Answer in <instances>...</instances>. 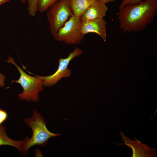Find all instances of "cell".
<instances>
[{"instance_id":"obj_19","label":"cell","mask_w":157,"mask_h":157,"mask_svg":"<svg viewBox=\"0 0 157 157\" xmlns=\"http://www.w3.org/2000/svg\"><path fill=\"white\" fill-rule=\"evenodd\" d=\"M20 1L22 3H24L26 1V0H20Z\"/></svg>"},{"instance_id":"obj_18","label":"cell","mask_w":157,"mask_h":157,"mask_svg":"<svg viewBox=\"0 0 157 157\" xmlns=\"http://www.w3.org/2000/svg\"><path fill=\"white\" fill-rule=\"evenodd\" d=\"M11 0H0V5L5 3L8 2Z\"/></svg>"},{"instance_id":"obj_16","label":"cell","mask_w":157,"mask_h":157,"mask_svg":"<svg viewBox=\"0 0 157 157\" xmlns=\"http://www.w3.org/2000/svg\"><path fill=\"white\" fill-rule=\"evenodd\" d=\"M6 80V76L0 72V87H3L5 86V81Z\"/></svg>"},{"instance_id":"obj_7","label":"cell","mask_w":157,"mask_h":157,"mask_svg":"<svg viewBox=\"0 0 157 157\" xmlns=\"http://www.w3.org/2000/svg\"><path fill=\"white\" fill-rule=\"evenodd\" d=\"M122 137L121 139L124 141L123 144L116 143L119 145H126L130 147L132 150V157H154L156 156V149L154 148H151L148 145L143 144L137 139L134 140L126 137L124 133L120 131L119 134Z\"/></svg>"},{"instance_id":"obj_11","label":"cell","mask_w":157,"mask_h":157,"mask_svg":"<svg viewBox=\"0 0 157 157\" xmlns=\"http://www.w3.org/2000/svg\"><path fill=\"white\" fill-rule=\"evenodd\" d=\"M96 0H70V4L72 13L78 17Z\"/></svg>"},{"instance_id":"obj_15","label":"cell","mask_w":157,"mask_h":157,"mask_svg":"<svg viewBox=\"0 0 157 157\" xmlns=\"http://www.w3.org/2000/svg\"><path fill=\"white\" fill-rule=\"evenodd\" d=\"M8 116V114L6 111L0 109V125L6 120Z\"/></svg>"},{"instance_id":"obj_14","label":"cell","mask_w":157,"mask_h":157,"mask_svg":"<svg viewBox=\"0 0 157 157\" xmlns=\"http://www.w3.org/2000/svg\"><path fill=\"white\" fill-rule=\"evenodd\" d=\"M144 0H122L119 7V9H121L125 5L130 4L132 5L137 4Z\"/></svg>"},{"instance_id":"obj_10","label":"cell","mask_w":157,"mask_h":157,"mask_svg":"<svg viewBox=\"0 0 157 157\" xmlns=\"http://www.w3.org/2000/svg\"><path fill=\"white\" fill-rule=\"evenodd\" d=\"M6 126L2 124L0 125V146L7 145L13 147L20 153L22 152L23 146L25 143L26 138L23 140H15L8 136L6 132Z\"/></svg>"},{"instance_id":"obj_3","label":"cell","mask_w":157,"mask_h":157,"mask_svg":"<svg viewBox=\"0 0 157 157\" xmlns=\"http://www.w3.org/2000/svg\"><path fill=\"white\" fill-rule=\"evenodd\" d=\"M8 56L7 62L15 65L20 74L19 78L17 80H12L11 81L12 84L14 82L19 83L23 88V92L19 93L18 97L21 100H25L28 102L39 101V92L44 90L43 79L34 74L36 76L27 74L16 63L13 58L9 55Z\"/></svg>"},{"instance_id":"obj_6","label":"cell","mask_w":157,"mask_h":157,"mask_svg":"<svg viewBox=\"0 0 157 157\" xmlns=\"http://www.w3.org/2000/svg\"><path fill=\"white\" fill-rule=\"evenodd\" d=\"M82 50L78 47H75L74 51L70 53L66 58H61L59 59L58 68L52 74L46 76L39 77L43 80V86L50 87L57 83L63 78L69 77L71 73V70L67 67L70 61L74 57L82 54Z\"/></svg>"},{"instance_id":"obj_12","label":"cell","mask_w":157,"mask_h":157,"mask_svg":"<svg viewBox=\"0 0 157 157\" xmlns=\"http://www.w3.org/2000/svg\"><path fill=\"white\" fill-rule=\"evenodd\" d=\"M60 0H38L37 10L40 13L47 11L53 4Z\"/></svg>"},{"instance_id":"obj_4","label":"cell","mask_w":157,"mask_h":157,"mask_svg":"<svg viewBox=\"0 0 157 157\" xmlns=\"http://www.w3.org/2000/svg\"><path fill=\"white\" fill-rule=\"evenodd\" d=\"M70 0H60L55 3L47 10V21L50 32L53 36L72 15Z\"/></svg>"},{"instance_id":"obj_5","label":"cell","mask_w":157,"mask_h":157,"mask_svg":"<svg viewBox=\"0 0 157 157\" xmlns=\"http://www.w3.org/2000/svg\"><path fill=\"white\" fill-rule=\"evenodd\" d=\"M82 21L73 14L53 37L57 41L71 45L79 44L84 38L81 33Z\"/></svg>"},{"instance_id":"obj_8","label":"cell","mask_w":157,"mask_h":157,"mask_svg":"<svg viewBox=\"0 0 157 157\" xmlns=\"http://www.w3.org/2000/svg\"><path fill=\"white\" fill-rule=\"evenodd\" d=\"M107 22L104 18H100L82 21L81 33L85 35L94 33L99 35L104 41L107 38Z\"/></svg>"},{"instance_id":"obj_2","label":"cell","mask_w":157,"mask_h":157,"mask_svg":"<svg viewBox=\"0 0 157 157\" xmlns=\"http://www.w3.org/2000/svg\"><path fill=\"white\" fill-rule=\"evenodd\" d=\"M23 121L32 131L31 138L26 137V141L22 152L24 155H27L28 151L30 147L36 145L45 146L51 138L60 135V133H53L48 130L44 118L35 110H33L30 118H25Z\"/></svg>"},{"instance_id":"obj_9","label":"cell","mask_w":157,"mask_h":157,"mask_svg":"<svg viewBox=\"0 0 157 157\" xmlns=\"http://www.w3.org/2000/svg\"><path fill=\"white\" fill-rule=\"evenodd\" d=\"M108 10V8L106 4L101 0H96L87 9L80 18L82 21L98 18H104Z\"/></svg>"},{"instance_id":"obj_1","label":"cell","mask_w":157,"mask_h":157,"mask_svg":"<svg viewBox=\"0 0 157 157\" xmlns=\"http://www.w3.org/2000/svg\"><path fill=\"white\" fill-rule=\"evenodd\" d=\"M157 0H144L135 5L127 4L119 10V28L125 33L144 30L156 15Z\"/></svg>"},{"instance_id":"obj_13","label":"cell","mask_w":157,"mask_h":157,"mask_svg":"<svg viewBox=\"0 0 157 157\" xmlns=\"http://www.w3.org/2000/svg\"><path fill=\"white\" fill-rule=\"evenodd\" d=\"M38 0H26L28 4V11L29 15L34 16L38 11Z\"/></svg>"},{"instance_id":"obj_17","label":"cell","mask_w":157,"mask_h":157,"mask_svg":"<svg viewBox=\"0 0 157 157\" xmlns=\"http://www.w3.org/2000/svg\"><path fill=\"white\" fill-rule=\"evenodd\" d=\"M105 4H107L109 3L114 2L117 0H101Z\"/></svg>"}]
</instances>
